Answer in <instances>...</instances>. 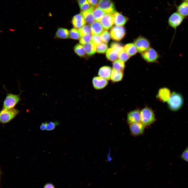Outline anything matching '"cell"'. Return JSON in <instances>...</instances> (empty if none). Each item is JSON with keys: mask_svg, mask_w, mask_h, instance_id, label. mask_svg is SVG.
Instances as JSON below:
<instances>
[{"mask_svg": "<svg viewBox=\"0 0 188 188\" xmlns=\"http://www.w3.org/2000/svg\"><path fill=\"white\" fill-rule=\"evenodd\" d=\"M20 95V94L15 95L8 93L3 101V108L9 109L14 108L21 99Z\"/></svg>", "mask_w": 188, "mask_h": 188, "instance_id": "4", "label": "cell"}, {"mask_svg": "<svg viewBox=\"0 0 188 188\" xmlns=\"http://www.w3.org/2000/svg\"><path fill=\"white\" fill-rule=\"evenodd\" d=\"M48 123L46 122L42 123L40 126V128L42 130H46Z\"/></svg>", "mask_w": 188, "mask_h": 188, "instance_id": "41", "label": "cell"}, {"mask_svg": "<svg viewBox=\"0 0 188 188\" xmlns=\"http://www.w3.org/2000/svg\"><path fill=\"white\" fill-rule=\"evenodd\" d=\"M92 84L94 88L96 89H101L105 87L107 85V80L100 77H96L93 78Z\"/></svg>", "mask_w": 188, "mask_h": 188, "instance_id": "13", "label": "cell"}, {"mask_svg": "<svg viewBox=\"0 0 188 188\" xmlns=\"http://www.w3.org/2000/svg\"><path fill=\"white\" fill-rule=\"evenodd\" d=\"M169 108L172 110L176 111L180 109L183 103L181 96L175 92H173L167 101Z\"/></svg>", "mask_w": 188, "mask_h": 188, "instance_id": "3", "label": "cell"}, {"mask_svg": "<svg viewBox=\"0 0 188 188\" xmlns=\"http://www.w3.org/2000/svg\"><path fill=\"white\" fill-rule=\"evenodd\" d=\"M78 30L75 28L71 29L69 32V37L74 39H79L81 38Z\"/></svg>", "mask_w": 188, "mask_h": 188, "instance_id": "31", "label": "cell"}, {"mask_svg": "<svg viewBox=\"0 0 188 188\" xmlns=\"http://www.w3.org/2000/svg\"><path fill=\"white\" fill-rule=\"evenodd\" d=\"M112 69L108 66H104L101 68L98 72L99 76L107 80L110 79Z\"/></svg>", "mask_w": 188, "mask_h": 188, "instance_id": "18", "label": "cell"}, {"mask_svg": "<svg viewBox=\"0 0 188 188\" xmlns=\"http://www.w3.org/2000/svg\"><path fill=\"white\" fill-rule=\"evenodd\" d=\"M44 188H55L54 185L51 183L46 184L44 186Z\"/></svg>", "mask_w": 188, "mask_h": 188, "instance_id": "42", "label": "cell"}, {"mask_svg": "<svg viewBox=\"0 0 188 188\" xmlns=\"http://www.w3.org/2000/svg\"><path fill=\"white\" fill-rule=\"evenodd\" d=\"M19 111L14 108L3 109L0 110V123L5 124L14 119L18 114Z\"/></svg>", "mask_w": 188, "mask_h": 188, "instance_id": "2", "label": "cell"}, {"mask_svg": "<svg viewBox=\"0 0 188 188\" xmlns=\"http://www.w3.org/2000/svg\"><path fill=\"white\" fill-rule=\"evenodd\" d=\"M108 48V45L104 43H101L96 46V51L99 53H104Z\"/></svg>", "mask_w": 188, "mask_h": 188, "instance_id": "32", "label": "cell"}, {"mask_svg": "<svg viewBox=\"0 0 188 188\" xmlns=\"http://www.w3.org/2000/svg\"><path fill=\"white\" fill-rule=\"evenodd\" d=\"M113 65V68L118 71L122 72L125 66L124 62L120 59L114 61Z\"/></svg>", "mask_w": 188, "mask_h": 188, "instance_id": "27", "label": "cell"}, {"mask_svg": "<svg viewBox=\"0 0 188 188\" xmlns=\"http://www.w3.org/2000/svg\"><path fill=\"white\" fill-rule=\"evenodd\" d=\"M81 37L91 33V27L88 25H85L78 30Z\"/></svg>", "mask_w": 188, "mask_h": 188, "instance_id": "29", "label": "cell"}, {"mask_svg": "<svg viewBox=\"0 0 188 188\" xmlns=\"http://www.w3.org/2000/svg\"><path fill=\"white\" fill-rule=\"evenodd\" d=\"M123 76V72L118 71L114 68L112 69L110 79L113 81L117 82L120 81Z\"/></svg>", "mask_w": 188, "mask_h": 188, "instance_id": "24", "label": "cell"}, {"mask_svg": "<svg viewBox=\"0 0 188 188\" xmlns=\"http://www.w3.org/2000/svg\"><path fill=\"white\" fill-rule=\"evenodd\" d=\"M142 53L143 58L148 62H154L156 61L158 58L157 52L154 49L151 48H149Z\"/></svg>", "mask_w": 188, "mask_h": 188, "instance_id": "10", "label": "cell"}, {"mask_svg": "<svg viewBox=\"0 0 188 188\" xmlns=\"http://www.w3.org/2000/svg\"><path fill=\"white\" fill-rule=\"evenodd\" d=\"M140 122L145 127L153 123L155 121L154 113L151 108L145 107L140 111Z\"/></svg>", "mask_w": 188, "mask_h": 188, "instance_id": "1", "label": "cell"}, {"mask_svg": "<svg viewBox=\"0 0 188 188\" xmlns=\"http://www.w3.org/2000/svg\"><path fill=\"white\" fill-rule=\"evenodd\" d=\"M69 30L67 29L59 27L57 30L55 34V38L61 39H66L69 38Z\"/></svg>", "mask_w": 188, "mask_h": 188, "instance_id": "20", "label": "cell"}, {"mask_svg": "<svg viewBox=\"0 0 188 188\" xmlns=\"http://www.w3.org/2000/svg\"><path fill=\"white\" fill-rule=\"evenodd\" d=\"M95 7L91 6L86 11L81 12L85 21L88 24H91L95 22V20L93 14V10Z\"/></svg>", "mask_w": 188, "mask_h": 188, "instance_id": "15", "label": "cell"}, {"mask_svg": "<svg viewBox=\"0 0 188 188\" xmlns=\"http://www.w3.org/2000/svg\"><path fill=\"white\" fill-rule=\"evenodd\" d=\"M98 6L106 14H113L116 11L114 4L110 0H99Z\"/></svg>", "mask_w": 188, "mask_h": 188, "instance_id": "5", "label": "cell"}, {"mask_svg": "<svg viewBox=\"0 0 188 188\" xmlns=\"http://www.w3.org/2000/svg\"><path fill=\"white\" fill-rule=\"evenodd\" d=\"M111 48L116 50L118 54L121 52L124 51V47L120 44L116 42L112 43L110 46Z\"/></svg>", "mask_w": 188, "mask_h": 188, "instance_id": "34", "label": "cell"}, {"mask_svg": "<svg viewBox=\"0 0 188 188\" xmlns=\"http://www.w3.org/2000/svg\"><path fill=\"white\" fill-rule=\"evenodd\" d=\"M90 27L92 34L100 35L104 30L101 24L96 21L91 24Z\"/></svg>", "mask_w": 188, "mask_h": 188, "instance_id": "21", "label": "cell"}, {"mask_svg": "<svg viewBox=\"0 0 188 188\" xmlns=\"http://www.w3.org/2000/svg\"><path fill=\"white\" fill-rule=\"evenodd\" d=\"M171 95L169 90L167 88L164 87L159 90L157 97L160 100L164 102L168 101Z\"/></svg>", "mask_w": 188, "mask_h": 188, "instance_id": "16", "label": "cell"}, {"mask_svg": "<svg viewBox=\"0 0 188 188\" xmlns=\"http://www.w3.org/2000/svg\"><path fill=\"white\" fill-rule=\"evenodd\" d=\"M131 134L133 136H137L142 134L145 126L140 122L129 124Z\"/></svg>", "mask_w": 188, "mask_h": 188, "instance_id": "9", "label": "cell"}, {"mask_svg": "<svg viewBox=\"0 0 188 188\" xmlns=\"http://www.w3.org/2000/svg\"><path fill=\"white\" fill-rule=\"evenodd\" d=\"M101 40L103 42L107 44L110 38V34L106 30H104L99 35Z\"/></svg>", "mask_w": 188, "mask_h": 188, "instance_id": "30", "label": "cell"}, {"mask_svg": "<svg viewBox=\"0 0 188 188\" xmlns=\"http://www.w3.org/2000/svg\"><path fill=\"white\" fill-rule=\"evenodd\" d=\"M91 7L90 5L87 0L83 4L80 6V7L81 12H83L86 11Z\"/></svg>", "mask_w": 188, "mask_h": 188, "instance_id": "38", "label": "cell"}, {"mask_svg": "<svg viewBox=\"0 0 188 188\" xmlns=\"http://www.w3.org/2000/svg\"><path fill=\"white\" fill-rule=\"evenodd\" d=\"M85 52L89 56L92 55L96 51V45L91 40L90 42L84 45Z\"/></svg>", "mask_w": 188, "mask_h": 188, "instance_id": "19", "label": "cell"}, {"mask_svg": "<svg viewBox=\"0 0 188 188\" xmlns=\"http://www.w3.org/2000/svg\"><path fill=\"white\" fill-rule=\"evenodd\" d=\"M101 24L105 30H108L112 26L114 23V15L112 14H106L101 21Z\"/></svg>", "mask_w": 188, "mask_h": 188, "instance_id": "11", "label": "cell"}, {"mask_svg": "<svg viewBox=\"0 0 188 188\" xmlns=\"http://www.w3.org/2000/svg\"><path fill=\"white\" fill-rule=\"evenodd\" d=\"M177 12L184 18L188 16V2L184 1L178 6Z\"/></svg>", "mask_w": 188, "mask_h": 188, "instance_id": "22", "label": "cell"}, {"mask_svg": "<svg viewBox=\"0 0 188 188\" xmlns=\"http://www.w3.org/2000/svg\"><path fill=\"white\" fill-rule=\"evenodd\" d=\"M110 148H109V153L107 156V161L109 162L112 159L111 157L110 156Z\"/></svg>", "mask_w": 188, "mask_h": 188, "instance_id": "44", "label": "cell"}, {"mask_svg": "<svg viewBox=\"0 0 188 188\" xmlns=\"http://www.w3.org/2000/svg\"><path fill=\"white\" fill-rule=\"evenodd\" d=\"M184 18L178 12L174 13L171 14L169 18L168 24L173 28L176 32L177 28L180 25Z\"/></svg>", "mask_w": 188, "mask_h": 188, "instance_id": "8", "label": "cell"}, {"mask_svg": "<svg viewBox=\"0 0 188 188\" xmlns=\"http://www.w3.org/2000/svg\"><path fill=\"white\" fill-rule=\"evenodd\" d=\"M1 171L0 170V178H1Z\"/></svg>", "mask_w": 188, "mask_h": 188, "instance_id": "45", "label": "cell"}, {"mask_svg": "<svg viewBox=\"0 0 188 188\" xmlns=\"http://www.w3.org/2000/svg\"><path fill=\"white\" fill-rule=\"evenodd\" d=\"M130 56L125 50L118 54L119 59L124 62L127 61L129 59Z\"/></svg>", "mask_w": 188, "mask_h": 188, "instance_id": "35", "label": "cell"}, {"mask_svg": "<svg viewBox=\"0 0 188 188\" xmlns=\"http://www.w3.org/2000/svg\"><path fill=\"white\" fill-rule=\"evenodd\" d=\"M58 123L57 122L50 121L47 123L46 130L50 131L54 129L57 125H58Z\"/></svg>", "mask_w": 188, "mask_h": 188, "instance_id": "37", "label": "cell"}, {"mask_svg": "<svg viewBox=\"0 0 188 188\" xmlns=\"http://www.w3.org/2000/svg\"><path fill=\"white\" fill-rule=\"evenodd\" d=\"M124 48L125 51L130 56L135 55L137 52L136 46L132 43L126 44L124 47Z\"/></svg>", "mask_w": 188, "mask_h": 188, "instance_id": "25", "label": "cell"}, {"mask_svg": "<svg viewBox=\"0 0 188 188\" xmlns=\"http://www.w3.org/2000/svg\"><path fill=\"white\" fill-rule=\"evenodd\" d=\"M125 33V28L122 26H114L111 28L110 31L111 39L117 41L121 40L124 37Z\"/></svg>", "mask_w": 188, "mask_h": 188, "instance_id": "6", "label": "cell"}, {"mask_svg": "<svg viewBox=\"0 0 188 188\" xmlns=\"http://www.w3.org/2000/svg\"><path fill=\"white\" fill-rule=\"evenodd\" d=\"M92 40V35L88 34L81 37L80 39L79 43L80 44L84 45L90 42Z\"/></svg>", "mask_w": 188, "mask_h": 188, "instance_id": "33", "label": "cell"}, {"mask_svg": "<svg viewBox=\"0 0 188 188\" xmlns=\"http://www.w3.org/2000/svg\"><path fill=\"white\" fill-rule=\"evenodd\" d=\"M93 14L95 20L100 22L106 13L103 10L97 7H95L93 10Z\"/></svg>", "mask_w": 188, "mask_h": 188, "instance_id": "23", "label": "cell"}, {"mask_svg": "<svg viewBox=\"0 0 188 188\" xmlns=\"http://www.w3.org/2000/svg\"><path fill=\"white\" fill-rule=\"evenodd\" d=\"M106 56L109 60L113 61L118 57V54L117 51L112 48L108 49L106 51Z\"/></svg>", "mask_w": 188, "mask_h": 188, "instance_id": "26", "label": "cell"}, {"mask_svg": "<svg viewBox=\"0 0 188 188\" xmlns=\"http://www.w3.org/2000/svg\"><path fill=\"white\" fill-rule=\"evenodd\" d=\"M87 1V0H78L77 2L79 7H80L83 4Z\"/></svg>", "mask_w": 188, "mask_h": 188, "instance_id": "43", "label": "cell"}, {"mask_svg": "<svg viewBox=\"0 0 188 188\" xmlns=\"http://www.w3.org/2000/svg\"><path fill=\"white\" fill-rule=\"evenodd\" d=\"M181 157L183 159L188 162V146L183 152Z\"/></svg>", "mask_w": 188, "mask_h": 188, "instance_id": "39", "label": "cell"}, {"mask_svg": "<svg viewBox=\"0 0 188 188\" xmlns=\"http://www.w3.org/2000/svg\"><path fill=\"white\" fill-rule=\"evenodd\" d=\"M127 122L130 124L140 122V111L138 109L130 112L127 114Z\"/></svg>", "mask_w": 188, "mask_h": 188, "instance_id": "12", "label": "cell"}, {"mask_svg": "<svg viewBox=\"0 0 188 188\" xmlns=\"http://www.w3.org/2000/svg\"><path fill=\"white\" fill-rule=\"evenodd\" d=\"M91 40L97 46L102 43L99 35L92 34Z\"/></svg>", "mask_w": 188, "mask_h": 188, "instance_id": "36", "label": "cell"}, {"mask_svg": "<svg viewBox=\"0 0 188 188\" xmlns=\"http://www.w3.org/2000/svg\"><path fill=\"white\" fill-rule=\"evenodd\" d=\"M184 1L188 2V0H183Z\"/></svg>", "mask_w": 188, "mask_h": 188, "instance_id": "46", "label": "cell"}, {"mask_svg": "<svg viewBox=\"0 0 188 188\" xmlns=\"http://www.w3.org/2000/svg\"><path fill=\"white\" fill-rule=\"evenodd\" d=\"M74 50L75 53L80 57L84 56L85 52L84 46L79 44H77L74 46Z\"/></svg>", "mask_w": 188, "mask_h": 188, "instance_id": "28", "label": "cell"}, {"mask_svg": "<svg viewBox=\"0 0 188 188\" xmlns=\"http://www.w3.org/2000/svg\"><path fill=\"white\" fill-rule=\"evenodd\" d=\"M74 27L77 29L81 28L86 24V21L82 14L80 13L75 15L72 21Z\"/></svg>", "mask_w": 188, "mask_h": 188, "instance_id": "14", "label": "cell"}, {"mask_svg": "<svg viewBox=\"0 0 188 188\" xmlns=\"http://www.w3.org/2000/svg\"><path fill=\"white\" fill-rule=\"evenodd\" d=\"M134 44L137 51L140 53H143L150 48L149 42L146 38L142 36H139L136 39L134 40Z\"/></svg>", "mask_w": 188, "mask_h": 188, "instance_id": "7", "label": "cell"}, {"mask_svg": "<svg viewBox=\"0 0 188 188\" xmlns=\"http://www.w3.org/2000/svg\"><path fill=\"white\" fill-rule=\"evenodd\" d=\"M90 4L92 6L95 7L97 6L98 0H87Z\"/></svg>", "mask_w": 188, "mask_h": 188, "instance_id": "40", "label": "cell"}, {"mask_svg": "<svg viewBox=\"0 0 188 188\" xmlns=\"http://www.w3.org/2000/svg\"><path fill=\"white\" fill-rule=\"evenodd\" d=\"M113 15L114 17V24L116 26L124 25L128 19L127 17L117 11H116Z\"/></svg>", "mask_w": 188, "mask_h": 188, "instance_id": "17", "label": "cell"}]
</instances>
